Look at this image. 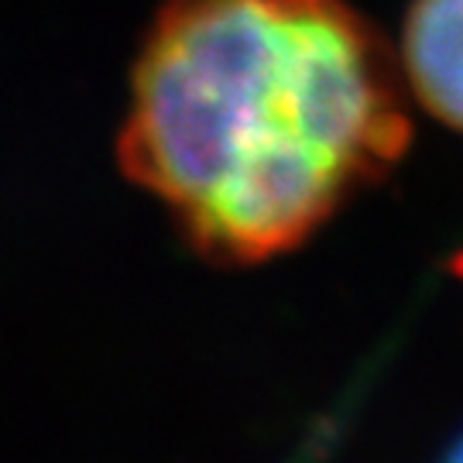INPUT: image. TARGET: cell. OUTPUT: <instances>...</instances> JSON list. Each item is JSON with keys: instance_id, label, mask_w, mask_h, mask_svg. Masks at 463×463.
<instances>
[{"instance_id": "obj_2", "label": "cell", "mask_w": 463, "mask_h": 463, "mask_svg": "<svg viewBox=\"0 0 463 463\" xmlns=\"http://www.w3.org/2000/svg\"><path fill=\"white\" fill-rule=\"evenodd\" d=\"M398 66L409 97L463 134V0H412L402 24Z\"/></svg>"}, {"instance_id": "obj_3", "label": "cell", "mask_w": 463, "mask_h": 463, "mask_svg": "<svg viewBox=\"0 0 463 463\" xmlns=\"http://www.w3.org/2000/svg\"><path fill=\"white\" fill-rule=\"evenodd\" d=\"M457 457H463V443H460V447H457Z\"/></svg>"}, {"instance_id": "obj_1", "label": "cell", "mask_w": 463, "mask_h": 463, "mask_svg": "<svg viewBox=\"0 0 463 463\" xmlns=\"http://www.w3.org/2000/svg\"><path fill=\"white\" fill-rule=\"evenodd\" d=\"M409 86L350 0H165L131 72L120 168L189 248L261 265L384 183Z\"/></svg>"}]
</instances>
